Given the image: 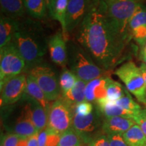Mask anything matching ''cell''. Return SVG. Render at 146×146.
<instances>
[{
  "instance_id": "obj_31",
  "label": "cell",
  "mask_w": 146,
  "mask_h": 146,
  "mask_svg": "<svg viewBox=\"0 0 146 146\" xmlns=\"http://www.w3.org/2000/svg\"><path fill=\"white\" fill-rule=\"evenodd\" d=\"M110 146H129L126 143L122 135H108Z\"/></svg>"
},
{
  "instance_id": "obj_38",
  "label": "cell",
  "mask_w": 146,
  "mask_h": 146,
  "mask_svg": "<svg viewBox=\"0 0 146 146\" xmlns=\"http://www.w3.org/2000/svg\"><path fill=\"white\" fill-rule=\"evenodd\" d=\"M140 70H141L142 76H143L144 81H145V85H146V64L144 63H142L139 66Z\"/></svg>"
},
{
  "instance_id": "obj_5",
  "label": "cell",
  "mask_w": 146,
  "mask_h": 146,
  "mask_svg": "<svg viewBox=\"0 0 146 146\" xmlns=\"http://www.w3.org/2000/svg\"><path fill=\"white\" fill-rule=\"evenodd\" d=\"M104 116L96 106L94 111L87 116H82L74 112L72 128L76 131L86 146L94 139L104 135L102 130Z\"/></svg>"
},
{
  "instance_id": "obj_32",
  "label": "cell",
  "mask_w": 146,
  "mask_h": 146,
  "mask_svg": "<svg viewBox=\"0 0 146 146\" xmlns=\"http://www.w3.org/2000/svg\"><path fill=\"white\" fill-rule=\"evenodd\" d=\"M135 121L141 127V130L146 136V108L142 109L135 116Z\"/></svg>"
},
{
  "instance_id": "obj_4",
  "label": "cell",
  "mask_w": 146,
  "mask_h": 146,
  "mask_svg": "<svg viewBox=\"0 0 146 146\" xmlns=\"http://www.w3.org/2000/svg\"><path fill=\"white\" fill-rule=\"evenodd\" d=\"M107 15L119 31L128 38L129 24L135 12L141 6L139 0H103Z\"/></svg>"
},
{
  "instance_id": "obj_13",
  "label": "cell",
  "mask_w": 146,
  "mask_h": 146,
  "mask_svg": "<svg viewBox=\"0 0 146 146\" xmlns=\"http://www.w3.org/2000/svg\"><path fill=\"white\" fill-rule=\"evenodd\" d=\"M66 40L62 33H56L48 40V50L52 60L62 68L68 63V48Z\"/></svg>"
},
{
  "instance_id": "obj_26",
  "label": "cell",
  "mask_w": 146,
  "mask_h": 146,
  "mask_svg": "<svg viewBox=\"0 0 146 146\" xmlns=\"http://www.w3.org/2000/svg\"><path fill=\"white\" fill-rule=\"evenodd\" d=\"M114 103L118 106L121 107L122 108L134 113L135 115L137 114L142 110L141 106L133 100L132 97L129 94V92L126 88L124 96L117 101L115 102Z\"/></svg>"
},
{
  "instance_id": "obj_2",
  "label": "cell",
  "mask_w": 146,
  "mask_h": 146,
  "mask_svg": "<svg viewBox=\"0 0 146 146\" xmlns=\"http://www.w3.org/2000/svg\"><path fill=\"white\" fill-rule=\"evenodd\" d=\"M12 41L26 62L27 69L41 64L48 49V41L39 24L29 20L18 21Z\"/></svg>"
},
{
  "instance_id": "obj_23",
  "label": "cell",
  "mask_w": 146,
  "mask_h": 146,
  "mask_svg": "<svg viewBox=\"0 0 146 146\" xmlns=\"http://www.w3.org/2000/svg\"><path fill=\"white\" fill-rule=\"evenodd\" d=\"M24 3L26 11L33 18L41 19L46 16V0H25Z\"/></svg>"
},
{
  "instance_id": "obj_14",
  "label": "cell",
  "mask_w": 146,
  "mask_h": 146,
  "mask_svg": "<svg viewBox=\"0 0 146 146\" xmlns=\"http://www.w3.org/2000/svg\"><path fill=\"white\" fill-rule=\"evenodd\" d=\"M110 78L108 76H105L88 82L85 89V101L96 104L106 100Z\"/></svg>"
},
{
  "instance_id": "obj_6",
  "label": "cell",
  "mask_w": 146,
  "mask_h": 146,
  "mask_svg": "<svg viewBox=\"0 0 146 146\" xmlns=\"http://www.w3.org/2000/svg\"><path fill=\"white\" fill-rule=\"evenodd\" d=\"M114 74L138 102L146 105V85L139 67L133 62H127L116 69Z\"/></svg>"
},
{
  "instance_id": "obj_8",
  "label": "cell",
  "mask_w": 146,
  "mask_h": 146,
  "mask_svg": "<svg viewBox=\"0 0 146 146\" xmlns=\"http://www.w3.org/2000/svg\"><path fill=\"white\" fill-rule=\"evenodd\" d=\"M74 112V111L60 97L51 104L47 129L61 135L72 127Z\"/></svg>"
},
{
  "instance_id": "obj_1",
  "label": "cell",
  "mask_w": 146,
  "mask_h": 146,
  "mask_svg": "<svg viewBox=\"0 0 146 146\" xmlns=\"http://www.w3.org/2000/svg\"><path fill=\"white\" fill-rule=\"evenodd\" d=\"M76 39L104 70L112 69L123 52L126 37L107 15L103 0H94L77 28Z\"/></svg>"
},
{
  "instance_id": "obj_17",
  "label": "cell",
  "mask_w": 146,
  "mask_h": 146,
  "mask_svg": "<svg viewBox=\"0 0 146 146\" xmlns=\"http://www.w3.org/2000/svg\"><path fill=\"white\" fill-rule=\"evenodd\" d=\"M87 84V82L78 78L74 86L66 94L60 96L74 111L76 105L85 101V89Z\"/></svg>"
},
{
  "instance_id": "obj_21",
  "label": "cell",
  "mask_w": 146,
  "mask_h": 146,
  "mask_svg": "<svg viewBox=\"0 0 146 146\" xmlns=\"http://www.w3.org/2000/svg\"><path fill=\"white\" fill-rule=\"evenodd\" d=\"M1 10L5 16L17 20L25 14V3L23 0H0Z\"/></svg>"
},
{
  "instance_id": "obj_27",
  "label": "cell",
  "mask_w": 146,
  "mask_h": 146,
  "mask_svg": "<svg viewBox=\"0 0 146 146\" xmlns=\"http://www.w3.org/2000/svg\"><path fill=\"white\" fill-rule=\"evenodd\" d=\"M125 91V88L121 84L110 78L107 87L106 100L112 102H116L124 96Z\"/></svg>"
},
{
  "instance_id": "obj_9",
  "label": "cell",
  "mask_w": 146,
  "mask_h": 146,
  "mask_svg": "<svg viewBox=\"0 0 146 146\" xmlns=\"http://www.w3.org/2000/svg\"><path fill=\"white\" fill-rule=\"evenodd\" d=\"M29 74L34 78L49 101L54 102L61 96L59 81L50 67L41 64L30 69Z\"/></svg>"
},
{
  "instance_id": "obj_3",
  "label": "cell",
  "mask_w": 146,
  "mask_h": 146,
  "mask_svg": "<svg viewBox=\"0 0 146 146\" xmlns=\"http://www.w3.org/2000/svg\"><path fill=\"white\" fill-rule=\"evenodd\" d=\"M67 48L70 70L78 78L88 83L96 78L108 76V71L100 68L81 45L70 41Z\"/></svg>"
},
{
  "instance_id": "obj_25",
  "label": "cell",
  "mask_w": 146,
  "mask_h": 146,
  "mask_svg": "<svg viewBox=\"0 0 146 146\" xmlns=\"http://www.w3.org/2000/svg\"><path fill=\"white\" fill-rule=\"evenodd\" d=\"M58 146H85V145L79 135L71 127L61 135Z\"/></svg>"
},
{
  "instance_id": "obj_30",
  "label": "cell",
  "mask_w": 146,
  "mask_h": 146,
  "mask_svg": "<svg viewBox=\"0 0 146 146\" xmlns=\"http://www.w3.org/2000/svg\"><path fill=\"white\" fill-rule=\"evenodd\" d=\"M20 137L12 133H8L1 137V143L4 146H17Z\"/></svg>"
},
{
  "instance_id": "obj_35",
  "label": "cell",
  "mask_w": 146,
  "mask_h": 146,
  "mask_svg": "<svg viewBox=\"0 0 146 146\" xmlns=\"http://www.w3.org/2000/svg\"><path fill=\"white\" fill-rule=\"evenodd\" d=\"M47 128L38 133V146H47Z\"/></svg>"
},
{
  "instance_id": "obj_37",
  "label": "cell",
  "mask_w": 146,
  "mask_h": 146,
  "mask_svg": "<svg viewBox=\"0 0 146 146\" xmlns=\"http://www.w3.org/2000/svg\"><path fill=\"white\" fill-rule=\"evenodd\" d=\"M140 59L143 62V63L146 64V43L141 47V52H140Z\"/></svg>"
},
{
  "instance_id": "obj_10",
  "label": "cell",
  "mask_w": 146,
  "mask_h": 146,
  "mask_svg": "<svg viewBox=\"0 0 146 146\" xmlns=\"http://www.w3.org/2000/svg\"><path fill=\"white\" fill-rule=\"evenodd\" d=\"M27 77L26 73H22L0 85L1 107L12 105L22 100L26 90Z\"/></svg>"
},
{
  "instance_id": "obj_34",
  "label": "cell",
  "mask_w": 146,
  "mask_h": 146,
  "mask_svg": "<svg viewBox=\"0 0 146 146\" xmlns=\"http://www.w3.org/2000/svg\"><path fill=\"white\" fill-rule=\"evenodd\" d=\"M86 146H110V143L107 135L104 134L94 139Z\"/></svg>"
},
{
  "instance_id": "obj_19",
  "label": "cell",
  "mask_w": 146,
  "mask_h": 146,
  "mask_svg": "<svg viewBox=\"0 0 146 146\" xmlns=\"http://www.w3.org/2000/svg\"><path fill=\"white\" fill-rule=\"evenodd\" d=\"M18 20L1 14L0 21V49H3L10 42H12Z\"/></svg>"
},
{
  "instance_id": "obj_39",
  "label": "cell",
  "mask_w": 146,
  "mask_h": 146,
  "mask_svg": "<svg viewBox=\"0 0 146 146\" xmlns=\"http://www.w3.org/2000/svg\"><path fill=\"white\" fill-rule=\"evenodd\" d=\"M17 146H28V138L20 137Z\"/></svg>"
},
{
  "instance_id": "obj_15",
  "label": "cell",
  "mask_w": 146,
  "mask_h": 146,
  "mask_svg": "<svg viewBox=\"0 0 146 146\" xmlns=\"http://www.w3.org/2000/svg\"><path fill=\"white\" fill-rule=\"evenodd\" d=\"M22 99L26 101L30 114L31 119L38 132L44 130L47 127L48 114L38 102L24 94Z\"/></svg>"
},
{
  "instance_id": "obj_18",
  "label": "cell",
  "mask_w": 146,
  "mask_h": 146,
  "mask_svg": "<svg viewBox=\"0 0 146 146\" xmlns=\"http://www.w3.org/2000/svg\"><path fill=\"white\" fill-rule=\"evenodd\" d=\"M25 94L39 102L48 114L49 110L51 106L50 102L47 99L45 94L34 78L29 74H27V87Z\"/></svg>"
},
{
  "instance_id": "obj_7",
  "label": "cell",
  "mask_w": 146,
  "mask_h": 146,
  "mask_svg": "<svg viewBox=\"0 0 146 146\" xmlns=\"http://www.w3.org/2000/svg\"><path fill=\"white\" fill-rule=\"evenodd\" d=\"M25 60L12 41L1 50L0 53V85L7 80L25 72Z\"/></svg>"
},
{
  "instance_id": "obj_20",
  "label": "cell",
  "mask_w": 146,
  "mask_h": 146,
  "mask_svg": "<svg viewBox=\"0 0 146 146\" xmlns=\"http://www.w3.org/2000/svg\"><path fill=\"white\" fill-rule=\"evenodd\" d=\"M69 0H52L50 14L53 18L60 23L62 29V33L65 39L68 41V33L66 29L67 10Z\"/></svg>"
},
{
  "instance_id": "obj_33",
  "label": "cell",
  "mask_w": 146,
  "mask_h": 146,
  "mask_svg": "<svg viewBox=\"0 0 146 146\" xmlns=\"http://www.w3.org/2000/svg\"><path fill=\"white\" fill-rule=\"evenodd\" d=\"M47 146H58L60 139V135L47 129Z\"/></svg>"
},
{
  "instance_id": "obj_29",
  "label": "cell",
  "mask_w": 146,
  "mask_h": 146,
  "mask_svg": "<svg viewBox=\"0 0 146 146\" xmlns=\"http://www.w3.org/2000/svg\"><path fill=\"white\" fill-rule=\"evenodd\" d=\"M94 107L93 104L88 102H83L78 104L74 108V113L82 115V116H87L91 114L94 111Z\"/></svg>"
},
{
  "instance_id": "obj_40",
  "label": "cell",
  "mask_w": 146,
  "mask_h": 146,
  "mask_svg": "<svg viewBox=\"0 0 146 146\" xmlns=\"http://www.w3.org/2000/svg\"><path fill=\"white\" fill-rule=\"evenodd\" d=\"M46 3H47V9H48L49 11H50V9H51V0H46Z\"/></svg>"
},
{
  "instance_id": "obj_16",
  "label": "cell",
  "mask_w": 146,
  "mask_h": 146,
  "mask_svg": "<svg viewBox=\"0 0 146 146\" xmlns=\"http://www.w3.org/2000/svg\"><path fill=\"white\" fill-rule=\"evenodd\" d=\"M136 124V122L132 118L123 116L104 118L102 124V130L106 135L113 134L123 135V134Z\"/></svg>"
},
{
  "instance_id": "obj_42",
  "label": "cell",
  "mask_w": 146,
  "mask_h": 146,
  "mask_svg": "<svg viewBox=\"0 0 146 146\" xmlns=\"http://www.w3.org/2000/svg\"><path fill=\"white\" fill-rule=\"evenodd\" d=\"M51 2H52V0H51Z\"/></svg>"
},
{
  "instance_id": "obj_36",
  "label": "cell",
  "mask_w": 146,
  "mask_h": 146,
  "mask_svg": "<svg viewBox=\"0 0 146 146\" xmlns=\"http://www.w3.org/2000/svg\"><path fill=\"white\" fill-rule=\"evenodd\" d=\"M38 133L28 138V146H38Z\"/></svg>"
},
{
  "instance_id": "obj_22",
  "label": "cell",
  "mask_w": 146,
  "mask_h": 146,
  "mask_svg": "<svg viewBox=\"0 0 146 146\" xmlns=\"http://www.w3.org/2000/svg\"><path fill=\"white\" fill-rule=\"evenodd\" d=\"M123 137L129 146H146V136L137 124L123 134Z\"/></svg>"
},
{
  "instance_id": "obj_12",
  "label": "cell",
  "mask_w": 146,
  "mask_h": 146,
  "mask_svg": "<svg viewBox=\"0 0 146 146\" xmlns=\"http://www.w3.org/2000/svg\"><path fill=\"white\" fill-rule=\"evenodd\" d=\"M94 0H69L66 29L67 33L72 32L86 17Z\"/></svg>"
},
{
  "instance_id": "obj_28",
  "label": "cell",
  "mask_w": 146,
  "mask_h": 146,
  "mask_svg": "<svg viewBox=\"0 0 146 146\" xmlns=\"http://www.w3.org/2000/svg\"><path fill=\"white\" fill-rule=\"evenodd\" d=\"M142 25L146 26V6L141 4L131 18L129 24V33L133 29Z\"/></svg>"
},
{
  "instance_id": "obj_41",
  "label": "cell",
  "mask_w": 146,
  "mask_h": 146,
  "mask_svg": "<svg viewBox=\"0 0 146 146\" xmlns=\"http://www.w3.org/2000/svg\"><path fill=\"white\" fill-rule=\"evenodd\" d=\"M1 146H4V145H3V144H2V143H1Z\"/></svg>"
},
{
  "instance_id": "obj_11",
  "label": "cell",
  "mask_w": 146,
  "mask_h": 146,
  "mask_svg": "<svg viewBox=\"0 0 146 146\" xmlns=\"http://www.w3.org/2000/svg\"><path fill=\"white\" fill-rule=\"evenodd\" d=\"M23 100L25 102V104L21 107L14 120H10L6 124L7 130L9 133H14L21 138H29L39 132L31 119L27 102L25 100Z\"/></svg>"
},
{
  "instance_id": "obj_24",
  "label": "cell",
  "mask_w": 146,
  "mask_h": 146,
  "mask_svg": "<svg viewBox=\"0 0 146 146\" xmlns=\"http://www.w3.org/2000/svg\"><path fill=\"white\" fill-rule=\"evenodd\" d=\"M77 80V76L72 71L66 68H64L59 80L61 95L66 94L68 91H70L74 86Z\"/></svg>"
}]
</instances>
